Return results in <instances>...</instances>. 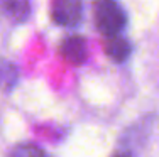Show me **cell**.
I'll return each instance as SVG.
<instances>
[{"instance_id": "obj_2", "label": "cell", "mask_w": 159, "mask_h": 157, "mask_svg": "<svg viewBox=\"0 0 159 157\" xmlns=\"http://www.w3.org/2000/svg\"><path fill=\"white\" fill-rule=\"evenodd\" d=\"M83 14V0H52L51 15L58 25L75 27Z\"/></svg>"}, {"instance_id": "obj_8", "label": "cell", "mask_w": 159, "mask_h": 157, "mask_svg": "<svg viewBox=\"0 0 159 157\" xmlns=\"http://www.w3.org/2000/svg\"><path fill=\"white\" fill-rule=\"evenodd\" d=\"M113 157H132V154L129 150H122V152H117Z\"/></svg>"}, {"instance_id": "obj_6", "label": "cell", "mask_w": 159, "mask_h": 157, "mask_svg": "<svg viewBox=\"0 0 159 157\" xmlns=\"http://www.w3.org/2000/svg\"><path fill=\"white\" fill-rule=\"evenodd\" d=\"M17 76L16 64L0 58V91H10L17 83Z\"/></svg>"}, {"instance_id": "obj_4", "label": "cell", "mask_w": 159, "mask_h": 157, "mask_svg": "<svg viewBox=\"0 0 159 157\" xmlns=\"http://www.w3.org/2000/svg\"><path fill=\"white\" fill-rule=\"evenodd\" d=\"M103 51H105V54H107L108 58L112 59V61H115V63H124V61L129 58V56H130L132 46H130V42H129L125 37H122L120 34H117V36H108V37H105Z\"/></svg>"}, {"instance_id": "obj_5", "label": "cell", "mask_w": 159, "mask_h": 157, "mask_svg": "<svg viewBox=\"0 0 159 157\" xmlns=\"http://www.w3.org/2000/svg\"><path fill=\"white\" fill-rule=\"evenodd\" d=\"M3 14L14 22H25L31 15V0H0Z\"/></svg>"}, {"instance_id": "obj_7", "label": "cell", "mask_w": 159, "mask_h": 157, "mask_svg": "<svg viewBox=\"0 0 159 157\" xmlns=\"http://www.w3.org/2000/svg\"><path fill=\"white\" fill-rule=\"evenodd\" d=\"M9 157H48L43 149L34 144H19L10 150Z\"/></svg>"}, {"instance_id": "obj_1", "label": "cell", "mask_w": 159, "mask_h": 157, "mask_svg": "<svg viewBox=\"0 0 159 157\" xmlns=\"http://www.w3.org/2000/svg\"><path fill=\"white\" fill-rule=\"evenodd\" d=\"M95 27L103 37L117 36L125 29L127 14L117 0H95L93 2Z\"/></svg>"}, {"instance_id": "obj_3", "label": "cell", "mask_w": 159, "mask_h": 157, "mask_svg": "<svg viewBox=\"0 0 159 157\" xmlns=\"http://www.w3.org/2000/svg\"><path fill=\"white\" fill-rule=\"evenodd\" d=\"M61 58L66 63L73 66H80L86 61L88 58V46H86V39L83 36H70L63 39L61 46H59Z\"/></svg>"}]
</instances>
